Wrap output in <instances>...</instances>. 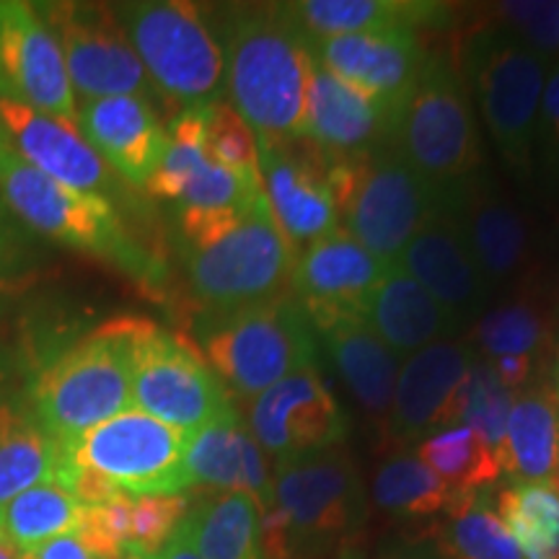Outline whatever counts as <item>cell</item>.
Listing matches in <instances>:
<instances>
[{
  "mask_svg": "<svg viewBox=\"0 0 559 559\" xmlns=\"http://www.w3.org/2000/svg\"><path fill=\"white\" fill-rule=\"evenodd\" d=\"M396 111L370 91L311 66L304 140L330 158H355L389 145Z\"/></svg>",
  "mask_w": 559,
  "mask_h": 559,
  "instance_id": "cell-20",
  "label": "cell"
},
{
  "mask_svg": "<svg viewBox=\"0 0 559 559\" xmlns=\"http://www.w3.org/2000/svg\"><path fill=\"white\" fill-rule=\"evenodd\" d=\"M83 510L86 506L60 481L34 485L0 510V536L19 551H32L79 528Z\"/></svg>",
  "mask_w": 559,
  "mask_h": 559,
  "instance_id": "cell-32",
  "label": "cell"
},
{
  "mask_svg": "<svg viewBox=\"0 0 559 559\" xmlns=\"http://www.w3.org/2000/svg\"><path fill=\"white\" fill-rule=\"evenodd\" d=\"M138 324L111 319L39 370L29 386L32 415L55 440L66 443L130 409Z\"/></svg>",
  "mask_w": 559,
  "mask_h": 559,
  "instance_id": "cell-3",
  "label": "cell"
},
{
  "mask_svg": "<svg viewBox=\"0 0 559 559\" xmlns=\"http://www.w3.org/2000/svg\"><path fill=\"white\" fill-rule=\"evenodd\" d=\"M549 317L534 300H508L474 321L469 345L481 360L531 358L539 360L549 347Z\"/></svg>",
  "mask_w": 559,
  "mask_h": 559,
  "instance_id": "cell-35",
  "label": "cell"
},
{
  "mask_svg": "<svg viewBox=\"0 0 559 559\" xmlns=\"http://www.w3.org/2000/svg\"><path fill=\"white\" fill-rule=\"evenodd\" d=\"M513 402L515 391L498 379L487 360L477 358L451 404L449 428L466 425L495 451V456H500Z\"/></svg>",
  "mask_w": 559,
  "mask_h": 559,
  "instance_id": "cell-38",
  "label": "cell"
},
{
  "mask_svg": "<svg viewBox=\"0 0 559 559\" xmlns=\"http://www.w3.org/2000/svg\"><path fill=\"white\" fill-rule=\"evenodd\" d=\"M534 158H539L544 177L551 185H559V62H555L544 83Z\"/></svg>",
  "mask_w": 559,
  "mask_h": 559,
  "instance_id": "cell-43",
  "label": "cell"
},
{
  "mask_svg": "<svg viewBox=\"0 0 559 559\" xmlns=\"http://www.w3.org/2000/svg\"><path fill=\"white\" fill-rule=\"evenodd\" d=\"M79 124L91 148L107 160L124 185L143 190L164 158L169 132L143 96H109L83 102Z\"/></svg>",
  "mask_w": 559,
  "mask_h": 559,
  "instance_id": "cell-23",
  "label": "cell"
},
{
  "mask_svg": "<svg viewBox=\"0 0 559 559\" xmlns=\"http://www.w3.org/2000/svg\"><path fill=\"white\" fill-rule=\"evenodd\" d=\"M479 355L464 340H440L417 349L400 368L383 436L394 445L423 443L449 428V412Z\"/></svg>",
  "mask_w": 559,
  "mask_h": 559,
  "instance_id": "cell-18",
  "label": "cell"
},
{
  "mask_svg": "<svg viewBox=\"0 0 559 559\" xmlns=\"http://www.w3.org/2000/svg\"><path fill=\"white\" fill-rule=\"evenodd\" d=\"M330 174L345 230L389 264L443 205L391 145L355 158H330Z\"/></svg>",
  "mask_w": 559,
  "mask_h": 559,
  "instance_id": "cell-8",
  "label": "cell"
},
{
  "mask_svg": "<svg viewBox=\"0 0 559 559\" xmlns=\"http://www.w3.org/2000/svg\"><path fill=\"white\" fill-rule=\"evenodd\" d=\"M309 321L353 400L383 428L394 400L400 358L358 313H311Z\"/></svg>",
  "mask_w": 559,
  "mask_h": 559,
  "instance_id": "cell-24",
  "label": "cell"
},
{
  "mask_svg": "<svg viewBox=\"0 0 559 559\" xmlns=\"http://www.w3.org/2000/svg\"><path fill=\"white\" fill-rule=\"evenodd\" d=\"M221 50L228 104L257 140L288 145L304 138L313 52L285 5H228Z\"/></svg>",
  "mask_w": 559,
  "mask_h": 559,
  "instance_id": "cell-1",
  "label": "cell"
},
{
  "mask_svg": "<svg viewBox=\"0 0 559 559\" xmlns=\"http://www.w3.org/2000/svg\"><path fill=\"white\" fill-rule=\"evenodd\" d=\"M432 539L445 559H523L498 510L481 492L453 502Z\"/></svg>",
  "mask_w": 559,
  "mask_h": 559,
  "instance_id": "cell-36",
  "label": "cell"
},
{
  "mask_svg": "<svg viewBox=\"0 0 559 559\" xmlns=\"http://www.w3.org/2000/svg\"><path fill=\"white\" fill-rule=\"evenodd\" d=\"M39 16L58 39L68 81L83 102L109 96H143L153 86L145 68L124 37L115 11L88 3H45Z\"/></svg>",
  "mask_w": 559,
  "mask_h": 559,
  "instance_id": "cell-13",
  "label": "cell"
},
{
  "mask_svg": "<svg viewBox=\"0 0 559 559\" xmlns=\"http://www.w3.org/2000/svg\"><path fill=\"white\" fill-rule=\"evenodd\" d=\"M0 559H21V551L0 536Z\"/></svg>",
  "mask_w": 559,
  "mask_h": 559,
  "instance_id": "cell-48",
  "label": "cell"
},
{
  "mask_svg": "<svg viewBox=\"0 0 559 559\" xmlns=\"http://www.w3.org/2000/svg\"><path fill=\"white\" fill-rule=\"evenodd\" d=\"M205 120L207 107L185 109L171 120L169 130H166L169 143H166L164 158L143 187L153 200L177 202L190 179L210 160L205 151Z\"/></svg>",
  "mask_w": 559,
  "mask_h": 559,
  "instance_id": "cell-39",
  "label": "cell"
},
{
  "mask_svg": "<svg viewBox=\"0 0 559 559\" xmlns=\"http://www.w3.org/2000/svg\"><path fill=\"white\" fill-rule=\"evenodd\" d=\"M0 198L47 239L115 264L148 288L164 280V264L132 239L117 207L99 194L62 187L11 153L0 164Z\"/></svg>",
  "mask_w": 559,
  "mask_h": 559,
  "instance_id": "cell-5",
  "label": "cell"
},
{
  "mask_svg": "<svg viewBox=\"0 0 559 559\" xmlns=\"http://www.w3.org/2000/svg\"><path fill=\"white\" fill-rule=\"evenodd\" d=\"M0 99L79 122L60 45L37 5L0 0Z\"/></svg>",
  "mask_w": 559,
  "mask_h": 559,
  "instance_id": "cell-15",
  "label": "cell"
},
{
  "mask_svg": "<svg viewBox=\"0 0 559 559\" xmlns=\"http://www.w3.org/2000/svg\"><path fill=\"white\" fill-rule=\"evenodd\" d=\"M555 394L559 400V353H557V362H555Z\"/></svg>",
  "mask_w": 559,
  "mask_h": 559,
  "instance_id": "cell-53",
  "label": "cell"
},
{
  "mask_svg": "<svg viewBox=\"0 0 559 559\" xmlns=\"http://www.w3.org/2000/svg\"><path fill=\"white\" fill-rule=\"evenodd\" d=\"M389 145L428 181L443 205H459L479 181L477 115L456 66L445 55H430L396 115Z\"/></svg>",
  "mask_w": 559,
  "mask_h": 559,
  "instance_id": "cell-2",
  "label": "cell"
},
{
  "mask_svg": "<svg viewBox=\"0 0 559 559\" xmlns=\"http://www.w3.org/2000/svg\"><path fill=\"white\" fill-rule=\"evenodd\" d=\"M0 124L13 156L32 169L70 190L99 194L111 205L115 200H128L124 181L91 148L75 122L45 115L26 104L0 99Z\"/></svg>",
  "mask_w": 559,
  "mask_h": 559,
  "instance_id": "cell-17",
  "label": "cell"
},
{
  "mask_svg": "<svg viewBox=\"0 0 559 559\" xmlns=\"http://www.w3.org/2000/svg\"><path fill=\"white\" fill-rule=\"evenodd\" d=\"M153 559H202V557L198 555V549H194L185 523H179L177 531L171 534V539L166 542L156 555H153Z\"/></svg>",
  "mask_w": 559,
  "mask_h": 559,
  "instance_id": "cell-45",
  "label": "cell"
},
{
  "mask_svg": "<svg viewBox=\"0 0 559 559\" xmlns=\"http://www.w3.org/2000/svg\"><path fill=\"white\" fill-rule=\"evenodd\" d=\"M68 474L60 440L41 428L32 409L0 402V510L34 485H68Z\"/></svg>",
  "mask_w": 559,
  "mask_h": 559,
  "instance_id": "cell-29",
  "label": "cell"
},
{
  "mask_svg": "<svg viewBox=\"0 0 559 559\" xmlns=\"http://www.w3.org/2000/svg\"><path fill=\"white\" fill-rule=\"evenodd\" d=\"M120 559H153V555H145V551H138V549H132V547H128L122 551V557Z\"/></svg>",
  "mask_w": 559,
  "mask_h": 559,
  "instance_id": "cell-51",
  "label": "cell"
},
{
  "mask_svg": "<svg viewBox=\"0 0 559 559\" xmlns=\"http://www.w3.org/2000/svg\"><path fill=\"white\" fill-rule=\"evenodd\" d=\"M272 502L285 521L290 559H319L358 544L366 492L345 443L275 464Z\"/></svg>",
  "mask_w": 559,
  "mask_h": 559,
  "instance_id": "cell-9",
  "label": "cell"
},
{
  "mask_svg": "<svg viewBox=\"0 0 559 559\" xmlns=\"http://www.w3.org/2000/svg\"><path fill=\"white\" fill-rule=\"evenodd\" d=\"M389 267V262L370 254L340 226L309 247L298 249L288 290L304 306L306 317L311 313L362 317V306Z\"/></svg>",
  "mask_w": 559,
  "mask_h": 559,
  "instance_id": "cell-21",
  "label": "cell"
},
{
  "mask_svg": "<svg viewBox=\"0 0 559 559\" xmlns=\"http://www.w3.org/2000/svg\"><path fill=\"white\" fill-rule=\"evenodd\" d=\"M498 515L523 559H559V479L513 481L500 489Z\"/></svg>",
  "mask_w": 559,
  "mask_h": 559,
  "instance_id": "cell-34",
  "label": "cell"
},
{
  "mask_svg": "<svg viewBox=\"0 0 559 559\" xmlns=\"http://www.w3.org/2000/svg\"><path fill=\"white\" fill-rule=\"evenodd\" d=\"M362 319L396 358L415 355L461 332L459 321L396 264L383 272L381 283L368 296Z\"/></svg>",
  "mask_w": 559,
  "mask_h": 559,
  "instance_id": "cell-25",
  "label": "cell"
},
{
  "mask_svg": "<svg viewBox=\"0 0 559 559\" xmlns=\"http://www.w3.org/2000/svg\"><path fill=\"white\" fill-rule=\"evenodd\" d=\"M190 513L187 495H151L132 500V539L130 547L156 555Z\"/></svg>",
  "mask_w": 559,
  "mask_h": 559,
  "instance_id": "cell-42",
  "label": "cell"
},
{
  "mask_svg": "<svg viewBox=\"0 0 559 559\" xmlns=\"http://www.w3.org/2000/svg\"><path fill=\"white\" fill-rule=\"evenodd\" d=\"M461 228L474 262L489 288H500L526 267L531 254V230L526 215L513 202L489 187L477 185L456 205Z\"/></svg>",
  "mask_w": 559,
  "mask_h": 559,
  "instance_id": "cell-26",
  "label": "cell"
},
{
  "mask_svg": "<svg viewBox=\"0 0 559 559\" xmlns=\"http://www.w3.org/2000/svg\"><path fill=\"white\" fill-rule=\"evenodd\" d=\"M489 21L513 34L544 62H559V0H506L492 5Z\"/></svg>",
  "mask_w": 559,
  "mask_h": 559,
  "instance_id": "cell-41",
  "label": "cell"
},
{
  "mask_svg": "<svg viewBox=\"0 0 559 559\" xmlns=\"http://www.w3.org/2000/svg\"><path fill=\"white\" fill-rule=\"evenodd\" d=\"M260 179L280 230L293 249H304L340 228L330 158L304 138L288 145L260 143Z\"/></svg>",
  "mask_w": 559,
  "mask_h": 559,
  "instance_id": "cell-16",
  "label": "cell"
},
{
  "mask_svg": "<svg viewBox=\"0 0 559 559\" xmlns=\"http://www.w3.org/2000/svg\"><path fill=\"white\" fill-rule=\"evenodd\" d=\"M192 296L205 313L260 304L288 290L296 249L264 198L249 215L213 239L179 247Z\"/></svg>",
  "mask_w": 559,
  "mask_h": 559,
  "instance_id": "cell-10",
  "label": "cell"
},
{
  "mask_svg": "<svg viewBox=\"0 0 559 559\" xmlns=\"http://www.w3.org/2000/svg\"><path fill=\"white\" fill-rule=\"evenodd\" d=\"M202 559H264L260 502L247 492H221L185 515Z\"/></svg>",
  "mask_w": 559,
  "mask_h": 559,
  "instance_id": "cell-30",
  "label": "cell"
},
{
  "mask_svg": "<svg viewBox=\"0 0 559 559\" xmlns=\"http://www.w3.org/2000/svg\"><path fill=\"white\" fill-rule=\"evenodd\" d=\"M337 559H366V551H362L358 544H347V547L340 549Z\"/></svg>",
  "mask_w": 559,
  "mask_h": 559,
  "instance_id": "cell-47",
  "label": "cell"
},
{
  "mask_svg": "<svg viewBox=\"0 0 559 559\" xmlns=\"http://www.w3.org/2000/svg\"><path fill=\"white\" fill-rule=\"evenodd\" d=\"M464 70L500 158L515 179H531L547 62L487 21L466 39Z\"/></svg>",
  "mask_w": 559,
  "mask_h": 559,
  "instance_id": "cell-6",
  "label": "cell"
},
{
  "mask_svg": "<svg viewBox=\"0 0 559 559\" xmlns=\"http://www.w3.org/2000/svg\"><path fill=\"white\" fill-rule=\"evenodd\" d=\"M21 559H104L88 547L79 531H70L66 536L41 544V547L32 551H21Z\"/></svg>",
  "mask_w": 559,
  "mask_h": 559,
  "instance_id": "cell-44",
  "label": "cell"
},
{
  "mask_svg": "<svg viewBox=\"0 0 559 559\" xmlns=\"http://www.w3.org/2000/svg\"><path fill=\"white\" fill-rule=\"evenodd\" d=\"M557 479H559V469H557Z\"/></svg>",
  "mask_w": 559,
  "mask_h": 559,
  "instance_id": "cell-54",
  "label": "cell"
},
{
  "mask_svg": "<svg viewBox=\"0 0 559 559\" xmlns=\"http://www.w3.org/2000/svg\"><path fill=\"white\" fill-rule=\"evenodd\" d=\"M11 228L5 226V221L0 218V254H5V249L11 247Z\"/></svg>",
  "mask_w": 559,
  "mask_h": 559,
  "instance_id": "cell-49",
  "label": "cell"
},
{
  "mask_svg": "<svg viewBox=\"0 0 559 559\" xmlns=\"http://www.w3.org/2000/svg\"><path fill=\"white\" fill-rule=\"evenodd\" d=\"M415 456L451 489L456 502L485 492L502 474L495 451L466 425L432 432L417 443Z\"/></svg>",
  "mask_w": 559,
  "mask_h": 559,
  "instance_id": "cell-31",
  "label": "cell"
},
{
  "mask_svg": "<svg viewBox=\"0 0 559 559\" xmlns=\"http://www.w3.org/2000/svg\"><path fill=\"white\" fill-rule=\"evenodd\" d=\"M500 469L513 481L557 479L559 469V400L555 386L531 381L510 407Z\"/></svg>",
  "mask_w": 559,
  "mask_h": 559,
  "instance_id": "cell-28",
  "label": "cell"
},
{
  "mask_svg": "<svg viewBox=\"0 0 559 559\" xmlns=\"http://www.w3.org/2000/svg\"><path fill=\"white\" fill-rule=\"evenodd\" d=\"M198 340L226 389L251 396L298 370L317 366V332L290 290L260 304L205 313Z\"/></svg>",
  "mask_w": 559,
  "mask_h": 559,
  "instance_id": "cell-4",
  "label": "cell"
},
{
  "mask_svg": "<svg viewBox=\"0 0 559 559\" xmlns=\"http://www.w3.org/2000/svg\"><path fill=\"white\" fill-rule=\"evenodd\" d=\"M247 428L264 456L280 464L345 443L349 417L311 366L257 394Z\"/></svg>",
  "mask_w": 559,
  "mask_h": 559,
  "instance_id": "cell-14",
  "label": "cell"
},
{
  "mask_svg": "<svg viewBox=\"0 0 559 559\" xmlns=\"http://www.w3.org/2000/svg\"><path fill=\"white\" fill-rule=\"evenodd\" d=\"M373 502L394 519H428L449 513L456 498L415 453H396L376 472Z\"/></svg>",
  "mask_w": 559,
  "mask_h": 559,
  "instance_id": "cell-37",
  "label": "cell"
},
{
  "mask_svg": "<svg viewBox=\"0 0 559 559\" xmlns=\"http://www.w3.org/2000/svg\"><path fill=\"white\" fill-rule=\"evenodd\" d=\"M247 425L239 409L230 407L190 432V443L185 451L187 485L210 489V492H243L241 445L247 436Z\"/></svg>",
  "mask_w": 559,
  "mask_h": 559,
  "instance_id": "cell-33",
  "label": "cell"
},
{
  "mask_svg": "<svg viewBox=\"0 0 559 559\" xmlns=\"http://www.w3.org/2000/svg\"><path fill=\"white\" fill-rule=\"evenodd\" d=\"M205 151L210 160H215L223 169L239 174L241 179L262 181L257 135L228 102L218 99L207 107Z\"/></svg>",
  "mask_w": 559,
  "mask_h": 559,
  "instance_id": "cell-40",
  "label": "cell"
},
{
  "mask_svg": "<svg viewBox=\"0 0 559 559\" xmlns=\"http://www.w3.org/2000/svg\"><path fill=\"white\" fill-rule=\"evenodd\" d=\"M111 11L156 94L179 111L205 109L221 99L223 50L198 5L140 0Z\"/></svg>",
  "mask_w": 559,
  "mask_h": 559,
  "instance_id": "cell-7",
  "label": "cell"
},
{
  "mask_svg": "<svg viewBox=\"0 0 559 559\" xmlns=\"http://www.w3.org/2000/svg\"><path fill=\"white\" fill-rule=\"evenodd\" d=\"M394 264L417 280L459 326L477 321L487 311L492 288L474 262L456 205H440Z\"/></svg>",
  "mask_w": 559,
  "mask_h": 559,
  "instance_id": "cell-19",
  "label": "cell"
},
{
  "mask_svg": "<svg viewBox=\"0 0 559 559\" xmlns=\"http://www.w3.org/2000/svg\"><path fill=\"white\" fill-rule=\"evenodd\" d=\"M283 5L309 41L347 34L419 32L449 19V5L428 0H298Z\"/></svg>",
  "mask_w": 559,
  "mask_h": 559,
  "instance_id": "cell-27",
  "label": "cell"
},
{
  "mask_svg": "<svg viewBox=\"0 0 559 559\" xmlns=\"http://www.w3.org/2000/svg\"><path fill=\"white\" fill-rule=\"evenodd\" d=\"M132 404L185 432L234 407L226 383L198 347L148 319H140L132 345Z\"/></svg>",
  "mask_w": 559,
  "mask_h": 559,
  "instance_id": "cell-12",
  "label": "cell"
},
{
  "mask_svg": "<svg viewBox=\"0 0 559 559\" xmlns=\"http://www.w3.org/2000/svg\"><path fill=\"white\" fill-rule=\"evenodd\" d=\"M381 559H445V557L440 555L436 544L423 542V544H396V547L383 551Z\"/></svg>",
  "mask_w": 559,
  "mask_h": 559,
  "instance_id": "cell-46",
  "label": "cell"
},
{
  "mask_svg": "<svg viewBox=\"0 0 559 559\" xmlns=\"http://www.w3.org/2000/svg\"><path fill=\"white\" fill-rule=\"evenodd\" d=\"M313 60L342 81L370 91L400 115L402 104L415 91L419 75L428 66L419 32L347 34L311 41Z\"/></svg>",
  "mask_w": 559,
  "mask_h": 559,
  "instance_id": "cell-22",
  "label": "cell"
},
{
  "mask_svg": "<svg viewBox=\"0 0 559 559\" xmlns=\"http://www.w3.org/2000/svg\"><path fill=\"white\" fill-rule=\"evenodd\" d=\"M11 145H9V140H5V132H3V124H0V164H3L5 158L11 156Z\"/></svg>",
  "mask_w": 559,
  "mask_h": 559,
  "instance_id": "cell-50",
  "label": "cell"
},
{
  "mask_svg": "<svg viewBox=\"0 0 559 559\" xmlns=\"http://www.w3.org/2000/svg\"><path fill=\"white\" fill-rule=\"evenodd\" d=\"M5 285V254H0V293H3Z\"/></svg>",
  "mask_w": 559,
  "mask_h": 559,
  "instance_id": "cell-52",
  "label": "cell"
},
{
  "mask_svg": "<svg viewBox=\"0 0 559 559\" xmlns=\"http://www.w3.org/2000/svg\"><path fill=\"white\" fill-rule=\"evenodd\" d=\"M187 443L190 432L128 409L60 445L70 469L102 474L122 495L138 500L190 489L185 474Z\"/></svg>",
  "mask_w": 559,
  "mask_h": 559,
  "instance_id": "cell-11",
  "label": "cell"
}]
</instances>
